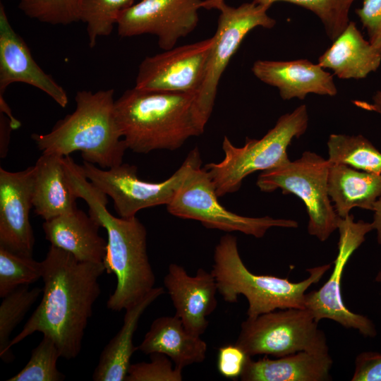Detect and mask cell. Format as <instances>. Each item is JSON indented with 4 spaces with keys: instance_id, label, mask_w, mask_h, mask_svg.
<instances>
[{
    "instance_id": "obj_1",
    "label": "cell",
    "mask_w": 381,
    "mask_h": 381,
    "mask_svg": "<svg viewBox=\"0 0 381 381\" xmlns=\"http://www.w3.org/2000/svg\"><path fill=\"white\" fill-rule=\"evenodd\" d=\"M43 265L42 298L9 347L35 332L50 337L61 357L76 358L93 306L101 294L99 278L106 272L103 262H82L51 246Z\"/></svg>"
},
{
    "instance_id": "obj_2",
    "label": "cell",
    "mask_w": 381,
    "mask_h": 381,
    "mask_svg": "<svg viewBox=\"0 0 381 381\" xmlns=\"http://www.w3.org/2000/svg\"><path fill=\"white\" fill-rule=\"evenodd\" d=\"M68 182L78 198L89 207L88 214L107 234L103 260L106 272L114 273L116 285L107 302L116 312L126 310L154 287L155 275L147 252V231L135 216L116 217L107 208V195L85 176L83 167L70 157L63 159Z\"/></svg>"
},
{
    "instance_id": "obj_3",
    "label": "cell",
    "mask_w": 381,
    "mask_h": 381,
    "mask_svg": "<svg viewBox=\"0 0 381 381\" xmlns=\"http://www.w3.org/2000/svg\"><path fill=\"white\" fill-rule=\"evenodd\" d=\"M196 93L130 88L115 100L117 122L127 148L137 153L174 151L203 133Z\"/></svg>"
},
{
    "instance_id": "obj_4",
    "label": "cell",
    "mask_w": 381,
    "mask_h": 381,
    "mask_svg": "<svg viewBox=\"0 0 381 381\" xmlns=\"http://www.w3.org/2000/svg\"><path fill=\"white\" fill-rule=\"evenodd\" d=\"M114 89L78 91L75 109L47 133L31 138L42 154L67 157L79 151L85 162L110 169L123 163L128 149L115 111Z\"/></svg>"
},
{
    "instance_id": "obj_5",
    "label": "cell",
    "mask_w": 381,
    "mask_h": 381,
    "mask_svg": "<svg viewBox=\"0 0 381 381\" xmlns=\"http://www.w3.org/2000/svg\"><path fill=\"white\" fill-rule=\"evenodd\" d=\"M213 260L210 272L219 294L228 303H235L239 295L244 296L248 303L246 313L249 318L279 309L305 308L306 291L331 268L330 263L308 268V277L298 282L253 274L241 258L236 237L229 234L222 236L216 245Z\"/></svg>"
},
{
    "instance_id": "obj_6",
    "label": "cell",
    "mask_w": 381,
    "mask_h": 381,
    "mask_svg": "<svg viewBox=\"0 0 381 381\" xmlns=\"http://www.w3.org/2000/svg\"><path fill=\"white\" fill-rule=\"evenodd\" d=\"M308 119L307 107L301 104L291 112L281 116L274 126L262 138H247L243 147L234 146L224 136V159L204 167L218 197L238 190L244 179L253 172L265 171L289 162L287 148L294 138L305 133Z\"/></svg>"
},
{
    "instance_id": "obj_7",
    "label": "cell",
    "mask_w": 381,
    "mask_h": 381,
    "mask_svg": "<svg viewBox=\"0 0 381 381\" xmlns=\"http://www.w3.org/2000/svg\"><path fill=\"white\" fill-rule=\"evenodd\" d=\"M329 162L322 156L305 151L301 157L262 171L256 185L261 191L282 190L304 203L308 215V232L323 242L337 230L341 217L328 193Z\"/></svg>"
},
{
    "instance_id": "obj_8",
    "label": "cell",
    "mask_w": 381,
    "mask_h": 381,
    "mask_svg": "<svg viewBox=\"0 0 381 381\" xmlns=\"http://www.w3.org/2000/svg\"><path fill=\"white\" fill-rule=\"evenodd\" d=\"M306 308L279 309L241 324L235 344L247 356L277 358L299 351L329 353L325 334Z\"/></svg>"
},
{
    "instance_id": "obj_9",
    "label": "cell",
    "mask_w": 381,
    "mask_h": 381,
    "mask_svg": "<svg viewBox=\"0 0 381 381\" xmlns=\"http://www.w3.org/2000/svg\"><path fill=\"white\" fill-rule=\"evenodd\" d=\"M199 164H202L201 157L195 147L169 178L158 183L142 181L138 177L137 167L128 164L102 169L84 161L82 167L87 179L113 200L119 216L131 218L143 209L169 204L187 175Z\"/></svg>"
},
{
    "instance_id": "obj_10",
    "label": "cell",
    "mask_w": 381,
    "mask_h": 381,
    "mask_svg": "<svg viewBox=\"0 0 381 381\" xmlns=\"http://www.w3.org/2000/svg\"><path fill=\"white\" fill-rule=\"evenodd\" d=\"M218 198L207 171L199 164L187 175L167 210L177 217L198 221L207 229L238 231L258 238L263 237L272 227L298 226V222L292 219L238 214L222 206Z\"/></svg>"
},
{
    "instance_id": "obj_11",
    "label": "cell",
    "mask_w": 381,
    "mask_h": 381,
    "mask_svg": "<svg viewBox=\"0 0 381 381\" xmlns=\"http://www.w3.org/2000/svg\"><path fill=\"white\" fill-rule=\"evenodd\" d=\"M215 9L220 14L212 36L205 80L195 99L197 114L204 127L212 113L222 75L245 37L257 27L270 29L276 24L275 19L267 14L270 7L253 1L238 7L224 1Z\"/></svg>"
},
{
    "instance_id": "obj_12",
    "label": "cell",
    "mask_w": 381,
    "mask_h": 381,
    "mask_svg": "<svg viewBox=\"0 0 381 381\" xmlns=\"http://www.w3.org/2000/svg\"><path fill=\"white\" fill-rule=\"evenodd\" d=\"M337 230L338 251L332 272L319 289L306 293L305 308L317 322L322 319L332 320L346 329H356L365 337L374 338L377 334L374 322L367 316L346 308L341 292L344 268L353 253L365 241L366 234L373 230L372 222H355L353 216L349 214L341 219Z\"/></svg>"
},
{
    "instance_id": "obj_13",
    "label": "cell",
    "mask_w": 381,
    "mask_h": 381,
    "mask_svg": "<svg viewBox=\"0 0 381 381\" xmlns=\"http://www.w3.org/2000/svg\"><path fill=\"white\" fill-rule=\"evenodd\" d=\"M202 0H140L117 18L118 35L131 37L155 35L163 50L174 48L197 27Z\"/></svg>"
},
{
    "instance_id": "obj_14",
    "label": "cell",
    "mask_w": 381,
    "mask_h": 381,
    "mask_svg": "<svg viewBox=\"0 0 381 381\" xmlns=\"http://www.w3.org/2000/svg\"><path fill=\"white\" fill-rule=\"evenodd\" d=\"M212 43L211 37L146 56L138 66L135 87L198 94L205 80Z\"/></svg>"
},
{
    "instance_id": "obj_15",
    "label": "cell",
    "mask_w": 381,
    "mask_h": 381,
    "mask_svg": "<svg viewBox=\"0 0 381 381\" xmlns=\"http://www.w3.org/2000/svg\"><path fill=\"white\" fill-rule=\"evenodd\" d=\"M34 171V166L16 172L0 168V247L30 258L35 244L29 219Z\"/></svg>"
},
{
    "instance_id": "obj_16",
    "label": "cell",
    "mask_w": 381,
    "mask_h": 381,
    "mask_svg": "<svg viewBox=\"0 0 381 381\" xmlns=\"http://www.w3.org/2000/svg\"><path fill=\"white\" fill-rule=\"evenodd\" d=\"M32 85L65 108L68 97L65 89L44 72L32 57L28 44L12 28L5 8L0 4V101L12 83Z\"/></svg>"
},
{
    "instance_id": "obj_17",
    "label": "cell",
    "mask_w": 381,
    "mask_h": 381,
    "mask_svg": "<svg viewBox=\"0 0 381 381\" xmlns=\"http://www.w3.org/2000/svg\"><path fill=\"white\" fill-rule=\"evenodd\" d=\"M164 284L175 308V315L186 330L195 335L203 334L209 325L207 317L218 304L217 285L212 272L199 268L190 276L181 265L171 263Z\"/></svg>"
},
{
    "instance_id": "obj_18",
    "label": "cell",
    "mask_w": 381,
    "mask_h": 381,
    "mask_svg": "<svg viewBox=\"0 0 381 381\" xmlns=\"http://www.w3.org/2000/svg\"><path fill=\"white\" fill-rule=\"evenodd\" d=\"M251 71L260 81L277 87L284 100H302L308 94L329 97L337 94L333 75L308 59H258L253 63Z\"/></svg>"
},
{
    "instance_id": "obj_19",
    "label": "cell",
    "mask_w": 381,
    "mask_h": 381,
    "mask_svg": "<svg viewBox=\"0 0 381 381\" xmlns=\"http://www.w3.org/2000/svg\"><path fill=\"white\" fill-rule=\"evenodd\" d=\"M100 226L90 215L76 209L44 221L42 229L51 246L82 262H102L107 242L99 234Z\"/></svg>"
},
{
    "instance_id": "obj_20",
    "label": "cell",
    "mask_w": 381,
    "mask_h": 381,
    "mask_svg": "<svg viewBox=\"0 0 381 381\" xmlns=\"http://www.w3.org/2000/svg\"><path fill=\"white\" fill-rule=\"evenodd\" d=\"M333 360L329 353L299 351L258 361L247 356L240 376L242 381H328Z\"/></svg>"
},
{
    "instance_id": "obj_21",
    "label": "cell",
    "mask_w": 381,
    "mask_h": 381,
    "mask_svg": "<svg viewBox=\"0 0 381 381\" xmlns=\"http://www.w3.org/2000/svg\"><path fill=\"white\" fill-rule=\"evenodd\" d=\"M137 350L147 355L165 354L176 368L183 370L188 365L204 361L207 344L200 336L188 332L181 320L175 315L156 318Z\"/></svg>"
},
{
    "instance_id": "obj_22",
    "label": "cell",
    "mask_w": 381,
    "mask_h": 381,
    "mask_svg": "<svg viewBox=\"0 0 381 381\" xmlns=\"http://www.w3.org/2000/svg\"><path fill=\"white\" fill-rule=\"evenodd\" d=\"M64 157L42 154L34 165L33 207L44 221L78 208V198L68 182Z\"/></svg>"
},
{
    "instance_id": "obj_23",
    "label": "cell",
    "mask_w": 381,
    "mask_h": 381,
    "mask_svg": "<svg viewBox=\"0 0 381 381\" xmlns=\"http://www.w3.org/2000/svg\"><path fill=\"white\" fill-rule=\"evenodd\" d=\"M164 294L163 287H154L125 310L122 327L100 353L92 377L94 381H125L131 358L137 351L133 339L140 318L147 308Z\"/></svg>"
},
{
    "instance_id": "obj_24",
    "label": "cell",
    "mask_w": 381,
    "mask_h": 381,
    "mask_svg": "<svg viewBox=\"0 0 381 381\" xmlns=\"http://www.w3.org/2000/svg\"><path fill=\"white\" fill-rule=\"evenodd\" d=\"M381 54L350 21L333 44L319 58L318 64L331 69L340 79H362L376 71Z\"/></svg>"
},
{
    "instance_id": "obj_25",
    "label": "cell",
    "mask_w": 381,
    "mask_h": 381,
    "mask_svg": "<svg viewBox=\"0 0 381 381\" xmlns=\"http://www.w3.org/2000/svg\"><path fill=\"white\" fill-rule=\"evenodd\" d=\"M328 193L336 212L342 219L348 217L354 207L373 211L374 204L381 196V174L357 170L345 164H330Z\"/></svg>"
},
{
    "instance_id": "obj_26",
    "label": "cell",
    "mask_w": 381,
    "mask_h": 381,
    "mask_svg": "<svg viewBox=\"0 0 381 381\" xmlns=\"http://www.w3.org/2000/svg\"><path fill=\"white\" fill-rule=\"evenodd\" d=\"M330 164H340L357 170L381 174V152L363 135L332 133L327 143Z\"/></svg>"
},
{
    "instance_id": "obj_27",
    "label": "cell",
    "mask_w": 381,
    "mask_h": 381,
    "mask_svg": "<svg viewBox=\"0 0 381 381\" xmlns=\"http://www.w3.org/2000/svg\"><path fill=\"white\" fill-rule=\"evenodd\" d=\"M225 0H202L201 8L210 10ZM271 7L278 1L294 4L310 11L322 23L327 37L332 41L349 23V12L355 0H253Z\"/></svg>"
},
{
    "instance_id": "obj_28",
    "label": "cell",
    "mask_w": 381,
    "mask_h": 381,
    "mask_svg": "<svg viewBox=\"0 0 381 381\" xmlns=\"http://www.w3.org/2000/svg\"><path fill=\"white\" fill-rule=\"evenodd\" d=\"M42 294V288L20 286L3 297L0 305V357L4 363L13 360L11 335L31 306Z\"/></svg>"
},
{
    "instance_id": "obj_29",
    "label": "cell",
    "mask_w": 381,
    "mask_h": 381,
    "mask_svg": "<svg viewBox=\"0 0 381 381\" xmlns=\"http://www.w3.org/2000/svg\"><path fill=\"white\" fill-rule=\"evenodd\" d=\"M133 4L134 0H83L80 21L86 25L90 47L109 35L119 14Z\"/></svg>"
},
{
    "instance_id": "obj_30",
    "label": "cell",
    "mask_w": 381,
    "mask_h": 381,
    "mask_svg": "<svg viewBox=\"0 0 381 381\" xmlns=\"http://www.w3.org/2000/svg\"><path fill=\"white\" fill-rule=\"evenodd\" d=\"M42 262L21 256L0 247V297L2 298L20 286L42 278Z\"/></svg>"
},
{
    "instance_id": "obj_31",
    "label": "cell",
    "mask_w": 381,
    "mask_h": 381,
    "mask_svg": "<svg viewBox=\"0 0 381 381\" xmlns=\"http://www.w3.org/2000/svg\"><path fill=\"white\" fill-rule=\"evenodd\" d=\"M61 357L55 341L44 335L40 344L31 351L30 358L14 376L7 381H61L65 379L58 369L56 363Z\"/></svg>"
},
{
    "instance_id": "obj_32",
    "label": "cell",
    "mask_w": 381,
    "mask_h": 381,
    "mask_svg": "<svg viewBox=\"0 0 381 381\" xmlns=\"http://www.w3.org/2000/svg\"><path fill=\"white\" fill-rule=\"evenodd\" d=\"M83 0H19V9L28 18L52 25L80 21Z\"/></svg>"
},
{
    "instance_id": "obj_33",
    "label": "cell",
    "mask_w": 381,
    "mask_h": 381,
    "mask_svg": "<svg viewBox=\"0 0 381 381\" xmlns=\"http://www.w3.org/2000/svg\"><path fill=\"white\" fill-rule=\"evenodd\" d=\"M150 362L131 363L125 381H181L182 370L173 367L169 357L161 353L150 354Z\"/></svg>"
},
{
    "instance_id": "obj_34",
    "label": "cell",
    "mask_w": 381,
    "mask_h": 381,
    "mask_svg": "<svg viewBox=\"0 0 381 381\" xmlns=\"http://www.w3.org/2000/svg\"><path fill=\"white\" fill-rule=\"evenodd\" d=\"M356 13L367 31L368 41L381 54V0H363Z\"/></svg>"
},
{
    "instance_id": "obj_35",
    "label": "cell",
    "mask_w": 381,
    "mask_h": 381,
    "mask_svg": "<svg viewBox=\"0 0 381 381\" xmlns=\"http://www.w3.org/2000/svg\"><path fill=\"white\" fill-rule=\"evenodd\" d=\"M246 353L236 344L221 346L217 354V370L225 378H240L247 358Z\"/></svg>"
},
{
    "instance_id": "obj_36",
    "label": "cell",
    "mask_w": 381,
    "mask_h": 381,
    "mask_svg": "<svg viewBox=\"0 0 381 381\" xmlns=\"http://www.w3.org/2000/svg\"><path fill=\"white\" fill-rule=\"evenodd\" d=\"M351 380L381 381V353L371 351L358 353Z\"/></svg>"
},
{
    "instance_id": "obj_37",
    "label": "cell",
    "mask_w": 381,
    "mask_h": 381,
    "mask_svg": "<svg viewBox=\"0 0 381 381\" xmlns=\"http://www.w3.org/2000/svg\"><path fill=\"white\" fill-rule=\"evenodd\" d=\"M372 100V102L361 100H354L352 102L354 105L359 108L367 111H375L381 116V90H377L373 95Z\"/></svg>"
},
{
    "instance_id": "obj_38",
    "label": "cell",
    "mask_w": 381,
    "mask_h": 381,
    "mask_svg": "<svg viewBox=\"0 0 381 381\" xmlns=\"http://www.w3.org/2000/svg\"><path fill=\"white\" fill-rule=\"evenodd\" d=\"M373 212L374 214L372 224L373 230L376 231L377 242L381 246V196L374 204Z\"/></svg>"
},
{
    "instance_id": "obj_39",
    "label": "cell",
    "mask_w": 381,
    "mask_h": 381,
    "mask_svg": "<svg viewBox=\"0 0 381 381\" xmlns=\"http://www.w3.org/2000/svg\"><path fill=\"white\" fill-rule=\"evenodd\" d=\"M375 280L381 286V267L379 270V271L377 272V274L375 276Z\"/></svg>"
}]
</instances>
